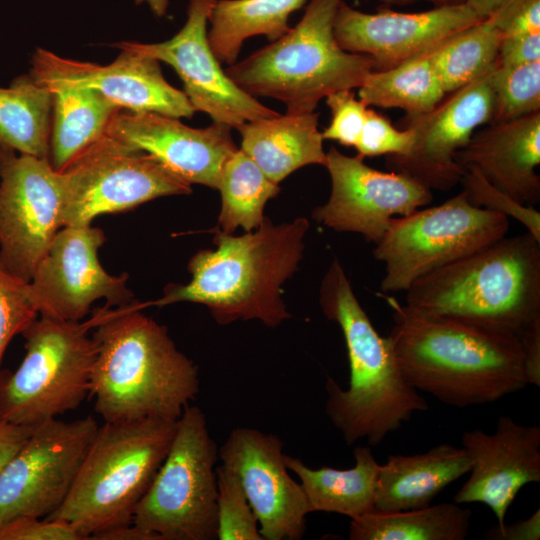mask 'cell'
I'll use <instances>...</instances> for the list:
<instances>
[{
	"mask_svg": "<svg viewBox=\"0 0 540 540\" xmlns=\"http://www.w3.org/2000/svg\"><path fill=\"white\" fill-rule=\"evenodd\" d=\"M283 443L249 427L231 431L218 448L222 465L237 477L259 524L263 540H299L311 513L300 483L289 474Z\"/></svg>",
	"mask_w": 540,
	"mask_h": 540,
	"instance_id": "cell-18",
	"label": "cell"
},
{
	"mask_svg": "<svg viewBox=\"0 0 540 540\" xmlns=\"http://www.w3.org/2000/svg\"><path fill=\"white\" fill-rule=\"evenodd\" d=\"M406 305L517 335L540 315V241L501 239L411 284Z\"/></svg>",
	"mask_w": 540,
	"mask_h": 540,
	"instance_id": "cell-5",
	"label": "cell"
},
{
	"mask_svg": "<svg viewBox=\"0 0 540 540\" xmlns=\"http://www.w3.org/2000/svg\"><path fill=\"white\" fill-rule=\"evenodd\" d=\"M136 4L147 3L152 12L161 17L166 14L168 0H135Z\"/></svg>",
	"mask_w": 540,
	"mask_h": 540,
	"instance_id": "cell-49",
	"label": "cell"
},
{
	"mask_svg": "<svg viewBox=\"0 0 540 540\" xmlns=\"http://www.w3.org/2000/svg\"><path fill=\"white\" fill-rule=\"evenodd\" d=\"M465 3L402 13L385 7L365 13L339 4L333 31L342 49L370 56L374 71L391 69L426 52L454 33L480 22Z\"/></svg>",
	"mask_w": 540,
	"mask_h": 540,
	"instance_id": "cell-20",
	"label": "cell"
},
{
	"mask_svg": "<svg viewBox=\"0 0 540 540\" xmlns=\"http://www.w3.org/2000/svg\"><path fill=\"white\" fill-rule=\"evenodd\" d=\"M455 159L463 169L477 168L498 189L535 207L540 201V112L476 130Z\"/></svg>",
	"mask_w": 540,
	"mask_h": 540,
	"instance_id": "cell-23",
	"label": "cell"
},
{
	"mask_svg": "<svg viewBox=\"0 0 540 540\" xmlns=\"http://www.w3.org/2000/svg\"><path fill=\"white\" fill-rule=\"evenodd\" d=\"M217 190L221 194L219 230L233 234L238 227L246 232L256 230L265 219L266 202L275 197L280 188L238 149L225 162Z\"/></svg>",
	"mask_w": 540,
	"mask_h": 540,
	"instance_id": "cell-32",
	"label": "cell"
},
{
	"mask_svg": "<svg viewBox=\"0 0 540 540\" xmlns=\"http://www.w3.org/2000/svg\"><path fill=\"white\" fill-rule=\"evenodd\" d=\"M217 539L263 540L257 518L236 477L223 466L216 467Z\"/></svg>",
	"mask_w": 540,
	"mask_h": 540,
	"instance_id": "cell-35",
	"label": "cell"
},
{
	"mask_svg": "<svg viewBox=\"0 0 540 540\" xmlns=\"http://www.w3.org/2000/svg\"><path fill=\"white\" fill-rule=\"evenodd\" d=\"M410 128H396L383 114L368 108L359 139L355 145L361 158L381 155H404L414 144Z\"/></svg>",
	"mask_w": 540,
	"mask_h": 540,
	"instance_id": "cell-38",
	"label": "cell"
},
{
	"mask_svg": "<svg viewBox=\"0 0 540 540\" xmlns=\"http://www.w3.org/2000/svg\"><path fill=\"white\" fill-rule=\"evenodd\" d=\"M53 95L49 161L63 171L107 131L121 109L100 93L77 87H48Z\"/></svg>",
	"mask_w": 540,
	"mask_h": 540,
	"instance_id": "cell-27",
	"label": "cell"
},
{
	"mask_svg": "<svg viewBox=\"0 0 540 540\" xmlns=\"http://www.w3.org/2000/svg\"><path fill=\"white\" fill-rule=\"evenodd\" d=\"M106 133L150 154L186 183L216 190L225 162L238 150L228 125L192 128L179 118L152 112L120 110Z\"/></svg>",
	"mask_w": 540,
	"mask_h": 540,
	"instance_id": "cell-22",
	"label": "cell"
},
{
	"mask_svg": "<svg viewBox=\"0 0 540 540\" xmlns=\"http://www.w3.org/2000/svg\"><path fill=\"white\" fill-rule=\"evenodd\" d=\"M495 65L449 93L432 110L405 116L402 128L414 132V144L404 155L387 156V168L411 177L431 191L447 192L459 184L464 169L456 162L457 152L479 127L492 122L491 79Z\"/></svg>",
	"mask_w": 540,
	"mask_h": 540,
	"instance_id": "cell-15",
	"label": "cell"
},
{
	"mask_svg": "<svg viewBox=\"0 0 540 540\" xmlns=\"http://www.w3.org/2000/svg\"><path fill=\"white\" fill-rule=\"evenodd\" d=\"M106 241L103 230L92 224L65 226L55 235L46 255L28 282V293L40 317L82 321L100 299L105 307L134 303L127 287L128 274L106 272L98 250Z\"/></svg>",
	"mask_w": 540,
	"mask_h": 540,
	"instance_id": "cell-14",
	"label": "cell"
},
{
	"mask_svg": "<svg viewBox=\"0 0 540 540\" xmlns=\"http://www.w3.org/2000/svg\"><path fill=\"white\" fill-rule=\"evenodd\" d=\"M319 302L342 331L350 368L347 389L327 377L326 414L347 445L364 439L377 446L428 403L404 378L389 339L374 328L337 258L323 277Z\"/></svg>",
	"mask_w": 540,
	"mask_h": 540,
	"instance_id": "cell-4",
	"label": "cell"
},
{
	"mask_svg": "<svg viewBox=\"0 0 540 540\" xmlns=\"http://www.w3.org/2000/svg\"><path fill=\"white\" fill-rule=\"evenodd\" d=\"M177 420L99 425L68 496L46 519L70 524L84 540L131 525L167 455Z\"/></svg>",
	"mask_w": 540,
	"mask_h": 540,
	"instance_id": "cell-6",
	"label": "cell"
},
{
	"mask_svg": "<svg viewBox=\"0 0 540 540\" xmlns=\"http://www.w3.org/2000/svg\"><path fill=\"white\" fill-rule=\"evenodd\" d=\"M503 34L490 19L446 38L431 51L434 70L446 94L477 79L495 64Z\"/></svg>",
	"mask_w": 540,
	"mask_h": 540,
	"instance_id": "cell-33",
	"label": "cell"
},
{
	"mask_svg": "<svg viewBox=\"0 0 540 540\" xmlns=\"http://www.w3.org/2000/svg\"><path fill=\"white\" fill-rule=\"evenodd\" d=\"M472 511L456 502L397 512L374 510L351 519V540H463Z\"/></svg>",
	"mask_w": 540,
	"mask_h": 540,
	"instance_id": "cell-30",
	"label": "cell"
},
{
	"mask_svg": "<svg viewBox=\"0 0 540 540\" xmlns=\"http://www.w3.org/2000/svg\"><path fill=\"white\" fill-rule=\"evenodd\" d=\"M517 336L527 383L540 387V315L528 322Z\"/></svg>",
	"mask_w": 540,
	"mask_h": 540,
	"instance_id": "cell-43",
	"label": "cell"
},
{
	"mask_svg": "<svg viewBox=\"0 0 540 540\" xmlns=\"http://www.w3.org/2000/svg\"><path fill=\"white\" fill-rule=\"evenodd\" d=\"M306 0H218L208 21V41L221 64L237 61L243 42L256 35L276 41L289 29L291 13Z\"/></svg>",
	"mask_w": 540,
	"mask_h": 540,
	"instance_id": "cell-28",
	"label": "cell"
},
{
	"mask_svg": "<svg viewBox=\"0 0 540 540\" xmlns=\"http://www.w3.org/2000/svg\"><path fill=\"white\" fill-rule=\"evenodd\" d=\"M98 427L91 416L34 427L0 474V524L53 514L68 496Z\"/></svg>",
	"mask_w": 540,
	"mask_h": 540,
	"instance_id": "cell-13",
	"label": "cell"
},
{
	"mask_svg": "<svg viewBox=\"0 0 540 540\" xmlns=\"http://www.w3.org/2000/svg\"><path fill=\"white\" fill-rule=\"evenodd\" d=\"M97 540H156V538L133 524L107 531L99 535Z\"/></svg>",
	"mask_w": 540,
	"mask_h": 540,
	"instance_id": "cell-46",
	"label": "cell"
},
{
	"mask_svg": "<svg viewBox=\"0 0 540 540\" xmlns=\"http://www.w3.org/2000/svg\"><path fill=\"white\" fill-rule=\"evenodd\" d=\"M343 0H311L294 28L242 61L224 69L253 97H271L290 114L314 112L322 98L359 88L374 71L373 59L345 51L334 36L336 11Z\"/></svg>",
	"mask_w": 540,
	"mask_h": 540,
	"instance_id": "cell-7",
	"label": "cell"
},
{
	"mask_svg": "<svg viewBox=\"0 0 540 540\" xmlns=\"http://www.w3.org/2000/svg\"><path fill=\"white\" fill-rule=\"evenodd\" d=\"M540 61V32L503 37L496 63L512 67Z\"/></svg>",
	"mask_w": 540,
	"mask_h": 540,
	"instance_id": "cell-42",
	"label": "cell"
},
{
	"mask_svg": "<svg viewBox=\"0 0 540 540\" xmlns=\"http://www.w3.org/2000/svg\"><path fill=\"white\" fill-rule=\"evenodd\" d=\"M218 456L205 414L188 405L132 524L156 540H216Z\"/></svg>",
	"mask_w": 540,
	"mask_h": 540,
	"instance_id": "cell-9",
	"label": "cell"
},
{
	"mask_svg": "<svg viewBox=\"0 0 540 540\" xmlns=\"http://www.w3.org/2000/svg\"><path fill=\"white\" fill-rule=\"evenodd\" d=\"M432 49L391 69L371 71L358 88L359 99L368 107L401 109L406 116L432 110L447 95L431 61Z\"/></svg>",
	"mask_w": 540,
	"mask_h": 540,
	"instance_id": "cell-31",
	"label": "cell"
},
{
	"mask_svg": "<svg viewBox=\"0 0 540 540\" xmlns=\"http://www.w3.org/2000/svg\"><path fill=\"white\" fill-rule=\"evenodd\" d=\"M319 113L278 115L241 124V150L276 184L307 165L326 164Z\"/></svg>",
	"mask_w": 540,
	"mask_h": 540,
	"instance_id": "cell-25",
	"label": "cell"
},
{
	"mask_svg": "<svg viewBox=\"0 0 540 540\" xmlns=\"http://www.w3.org/2000/svg\"><path fill=\"white\" fill-rule=\"evenodd\" d=\"M0 540H84L70 524L32 516H18L0 524Z\"/></svg>",
	"mask_w": 540,
	"mask_h": 540,
	"instance_id": "cell-40",
	"label": "cell"
},
{
	"mask_svg": "<svg viewBox=\"0 0 540 540\" xmlns=\"http://www.w3.org/2000/svg\"><path fill=\"white\" fill-rule=\"evenodd\" d=\"M460 183L472 205L512 217L540 241V212L534 206L524 205L498 189L473 166L464 168Z\"/></svg>",
	"mask_w": 540,
	"mask_h": 540,
	"instance_id": "cell-36",
	"label": "cell"
},
{
	"mask_svg": "<svg viewBox=\"0 0 540 540\" xmlns=\"http://www.w3.org/2000/svg\"><path fill=\"white\" fill-rule=\"evenodd\" d=\"M53 95L30 73L0 87V149L48 158Z\"/></svg>",
	"mask_w": 540,
	"mask_h": 540,
	"instance_id": "cell-29",
	"label": "cell"
},
{
	"mask_svg": "<svg viewBox=\"0 0 540 540\" xmlns=\"http://www.w3.org/2000/svg\"><path fill=\"white\" fill-rule=\"evenodd\" d=\"M325 98L331 111V121L321 132L323 140H333L344 146L355 147L369 107L356 98L353 89L339 90Z\"/></svg>",
	"mask_w": 540,
	"mask_h": 540,
	"instance_id": "cell-39",
	"label": "cell"
},
{
	"mask_svg": "<svg viewBox=\"0 0 540 540\" xmlns=\"http://www.w3.org/2000/svg\"><path fill=\"white\" fill-rule=\"evenodd\" d=\"M217 1L189 0L186 23L167 41H124L112 46L169 64L183 82L194 110L207 113L213 122L236 129L245 122L280 115L236 86L216 59L208 41L207 22Z\"/></svg>",
	"mask_w": 540,
	"mask_h": 540,
	"instance_id": "cell-16",
	"label": "cell"
},
{
	"mask_svg": "<svg viewBox=\"0 0 540 540\" xmlns=\"http://www.w3.org/2000/svg\"><path fill=\"white\" fill-rule=\"evenodd\" d=\"M355 465L349 469H312L300 459L285 455L288 470L297 475L311 512H328L358 518L375 510L381 464L369 446L353 450Z\"/></svg>",
	"mask_w": 540,
	"mask_h": 540,
	"instance_id": "cell-26",
	"label": "cell"
},
{
	"mask_svg": "<svg viewBox=\"0 0 540 540\" xmlns=\"http://www.w3.org/2000/svg\"><path fill=\"white\" fill-rule=\"evenodd\" d=\"M469 470L466 450L447 443L421 454L389 455L380 467L375 510L397 512L426 507Z\"/></svg>",
	"mask_w": 540,
	"mask_h": 540,
	"instance_id": "cell-24",
	"label": "cell"
},
{
	"mask_svg": "<svg viewBox=\"0 0 540 540\" xmlns=\"http://www.w3.org/2000/svg\"><path fill=\"white\" fill-rule=\"evenodd\" d=\"M38 317L28 282L12 275L0 261V365L10 341Z\"/></svg>",
	"mask_w": 540,
	"mask_h": 540,
	"instance_id": "cell-37",
	"label": "cell"
},
{
	"mask_svg": "<svg viewBox=\"0 0 540 540\" xmlns=\"http://www.w3.org/2000/svg\"><path fill=\"white\" fill-rule=\"evenodd\" d=\"M309 226L305 217L279 225L265 217L256 230L240 236L216 229V248L189 260L190 282L168 284L162 297L145 305L192 302L205 305L221 325L257 319L277 327L291 317L281 286L298 268Z\"/></svg>",
	"mask_w": 540,
	"mask_h": 540,
	"instance_id": "cell-3",
	"label": "cell"
},
{
	"mask_svg": "<svg viewBox=\"0 0 540 540\" xmlns=\"http://www.w3.org/2000/svg\"><path fill=\"white\" fill-rule=\"evenodd\" d=\"M134 302L93 310L97 354L89 396L104 422L177 420L199 392L197 365Z\"/></svg>",
	"mask_w": 540,
	"mask_h": 540,
	"instance_id": "cell-2",
	"label": "cell"
},
{
	"mask_svg": "<svg viewBox=\"0 0 540 540\" xmlns=\"http://www.w3.org/2000/svg\"><path fill=\"white\" fill-rule=\"evenodd\" d=\"M33 429V427L0 422V474L27 441Z\"/></svg>",
	"mask_w": 540,
	"mask_h": 540,
	"instance_id": "cell-45",
	"label": "cell"
},
{
	"mask_svg": "<svg viewBox=\"0 0 540 540\" xmlns=\"http://www.w3.org/2000/svg\"><path fill=\"white\" fill-rule=\"evenodd\" d=\"M62 227L92 224L153 199L188 195L191 185L150 154L107 133L63 171Z\"/></svg>",
	"mask_w": 540,
	"mask_h": 540,
	"instance_id": "cell-11",
	"label": "cell"
},
{
	"mask_svg": "<svg viewBox=\"0 0 540 540\" xmlns=\"http://www.w3.org/2000/svg\"><path fill=\"white\" fill-rule=\"evenodd\" d=\"M514 0H464V3L481 19L497 14Z\"/></svg>",
	"mask_w": 540,
	"mask_h": 540,
	"instance_id": "cell-47",
	"label": "cell"
},
{
	"mask_svg": "<svg viewBox=\"0 0 540 540\" xmlns=\"http://www.w3.org/2000/svg\"><path fill=\"white\" fill-rule=\"evenodd\" d=\"M485 538L489 540H539L540 510L537 509L525 520L490 528L486 531Z\"/></svg>",
	"mask_w": 540,
	"mask_h": 540,
	"instance_id": "cell-44",
	"label": "cell"
},
{
	"mask_svg": "<svg viewBox=\"0 0 540 540\" xmlns=\"http://www.w3.org/2000/svg\"><path fill=\"white\" fill-rule=\"evenodd\" d=\"M462 447L470 458V475L454 502L482 503L502 526L522 487L540 482V426L500 415L491 434L481 429L463 432Z\"/></svg>",
	"mask_w": 540,
	"mask_h": 540,
	"instance_id": "cell-21",
	"label": "cell"
},
{
	"mask_svg": "<svg viewBox=\"0 0 540 540\" xmlns=\"http://www.w3.org/2000/svg\"><path fill=\"white\" fill-rule=\"evenodd\" d=\"M426 1L435 7L463 4L464 0H382L383 6H406L415 2Z\"/></svg>",
	"mask_w": 540,
	"mask_h": 540,
	"instance_id": "cell-48",
	"label": "cell"
},
{
	"mask_svg": "<svg viewBox=\"0 0 540 540\" xmlns=\"http://www.w3.org/2000/svg\"><path fill=\"white\" fill-rule=\"evenodd\" d=\"M509 218L472 205L462 190L444 203L392 218L375 244L385 266L383 293L406 291L420 277L504 237Z\"/></svg>",
	"mask_w": 540,
	"mask_h": 540,
	"instance_id": "cell-10",
	"label": "cell"
},
{
	"mask_svg": "<svg viewBox=\"0 0 540 540\" xmlns=\"http://www.w3.org/2000/svg\"><path fill=\"white\" fill-rule=\"evenodd\" d=\"M488 19L503 37L540 32V0H514Z\"/></svg>",
	"mask_w": 540,
	"mask_h": 540,
	"instance_id": "cell-41",
	"label": "cell"
},
{
	"mask_svg": "<svg viewBox=\"0 0 540 540\" xmlns=\"http://www.w3.org/2000/svg\"><path fill=\"white\" fill-rule=\"evenodd\" d=\"M61 172L48 158L0 149V261L29 282L62 228Z\"/></svg>",
	"mask_w": 540,
	"mask_h": 540,
	"instance_id": "cell-12",
	"label": "cell"
},
{
	"mask_svg": "<svg viewBox=\"0 0 540 540\" xmlns=\"http://www.w3.org/2000/svg\"><path fill=\"white\" fill-rule=\"evenodd\" d=\"M109 65L72 60L43 48L31 59L30 74L47 87H77L94 90L121 110L152 112L175 118L195 113L184 91L164 78L158 60L120 49Z\"/></svg>",
	"mask_w": 540,
	"mask_h": 540,
	"instance_id": "cell-19",
	"label": "cell"
},
{
	"mask_svg": "<svg viewBox=\"0 0 540 540\" xmlns=\"http://www.w3.org/2000/svg\"><path fill=\"white\" fill-rule=\"evenodd\" d=\"M387 338L406 381L444 404L498 401L528 385L518 336L400 304Z\"/></svg>",
	"mask_w": 540,
	"mask_h": 540,
	"instance_id": "cell-1",
	"label": "cell"
},
{
	"mask_svg": "<svg viewBox=\"0 0 540 540\" xmlns=\"http://www.w3.org/2000/svg\"><path fill=\"white\" fill-rule=\"evenodd\" d=\"M87 321L38 317L23 332L19 367L0 370V422L36 427L76 410L89 395L97 346Z\"/></svg>",
	"mask_w": 540,
	"mask_h": 540,
	"instance_id": "cell-8",
	"label": "cell"
},
{
	"mask_svg": "<svg viewBox=\"0 0 540 540\" xmlns=\"http://www.w3.org/2000/svg\"><path fill=\"white\" fill-rule=\"evenodd\" d=\"M325 167L331 193L325 204L313 210V219L338 232L361 234L368 242L377 244L392 218L433 200L432 191L411 177L374 169L358 155L347 156L335 147L326 153Z\"/></svg>",
	"mask_w": 540,
	"mask_h": 540,
	"instance_id": "cell-17",
	"label": "cell"
},
{
	"mask_svg": "<svg viewBox=\"0 0 540 540\" xmlns=\"http://www.w3.org/2000/svg\"><path fill=\"white\" fill-rule=\"evenodd\" d=\"M493 118L502 122L540 112V61L492 72Z\"/></svg>",
	"mask_w": 540,
	"mask_h": 540,
	"instance_id": "cell-34",
	"label": "cell"
}]
</instances>
